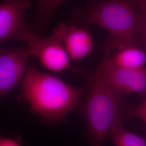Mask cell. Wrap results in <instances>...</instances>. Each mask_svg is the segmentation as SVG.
Masks as SVG:
<instances>
[{
  "mask_svg": "<svg viewBox=\"0 0 146 146\" xmlns=\"http://www.w3.org/2000/svg\"><path fill=\"white\" fill-rule=\"evenodd\" d=\"M141 0H88L74 9L70 23L75 26L94 25L109 34L102 48V58H110L124 44L139 47V25Z\"/></svg>",
  "mask_w": 146,
  "mask_h": 146,
  "instance_id": "cell-1",
  "label": "cell"
},
{
  "mask_svg": "<svg viewBox=\"0 0 146 146\" xmlns=\"http://www.w3.org/2000/svg\"><path fill=\"white\" fill-rule=\"evenodd\" d=\"M21 90L19 101L29 103L31 111L50 126L65 122L66 116L78 106L84 92L33 66L27 69Z\"/></svg>",
  "mask_w": 146,
  "mask_h": 146,
  "instance_id": "cell-2",
  "label": "cell"
},
{
  "mask_svg": "<svg viewBox=\"0 0 146 146\" xmlns=\"http://www.w3.org/2000/svg\"><path fill=\"white\" fill-rule=\"evenodd\" d=\"M87 95L81 105L80 113L86 125V136L90 146H103L115 125L122 121L126 105L123 94L107 82L95 69L85 70Z\"/></svg>",
  "mask_w": 146,
  "mask_h": 146,
  "instance_id": "cell-3",
  "label": "cell"
},
{
  "mask_svg": "<svg viewBox=\"0 0 146 146\" xmlns=\"http://www.w3.org/2000/svg\"><path fill=\"white\" fill-rule=\"evenodd\" d=\"M30 0H5L0 3V45L8 39L28 43L41 38L27 23L26 12Z\"/></svg>",
  "mask_w": 146,
  "mask_h": 146,
  "instance_id": "cell-4",
  "label": "cell"
},
{
  "mask_svg": "<svg viewBox=\"0 0 146 146\" xmlns=\"http://www.w3.org/2000/svg\"><path fill=\"white\" fill-rule=\"evenodd\" d=\"M31 55L37 58L48 70L60 72L70 69L78 75H83L84 70L74 67L62 43L54 35L40 38L28 43Z\"/></svg>",
  "mask_w": 146,
  "mask_h": 146,
  "instance_id": "cell-5",
  "label": "cell"
},
{
  "mask_svg": "<svg viewBox=\"0 0 146 146\" xmlns=\"http://www.w3.org/2000/svg\"><path fill=\"white\" fill-rule=\"evenodd\" d=\"M104 80L123 95H146V67L129 69L116 67L109 58H102L96 69Z\"/></svg>",
  "mask_w": 146,
  "mask_h": 146,
  "instance_id": "cell-6",
  "label": "cell"
},
{
  "mask_svg": "<svg viewBox=\"0 0 146 146\" xmlns=\"http://www.w3.org/2000/svg\"><path fill=\"white\" fill-rule=\"evenodd\" d=\"M31 56L24 48H0V99L22 81Z\"/></svg>",
  "mask_w": 146,
  "mask_h": 146,
  "instance_id": "cell-7",
  "label": "cell"
},
{
  "mask_svg": "<svg viewBox=\"0 0 146 146\" xmlns=\"http://www.w3.org/2000/svg\"><path fill=\"white\" fill-rule=\"evenodd\" d=\"M54 31V35L62 43L72 60L79 62L92 55L94 44L87 27H78L70 23H61Z\"/></svg>",
  "mask_w": 146,
  "mask_h": 146,
  "instance_id": "cell-8",
  "label": "cell"
},
{
  "mask_svg": "<svg viewBox=\"0 0 146 146\" xmlns=\"http://www.w3.org/2000/svg\"><path fill=\"white\" fill-rule=\"evenodd\" d=\"M110 62L120 68L136 69L145 67L146 52L138 46L124 44L118 47L109 58Z\"/></svg>",
  "mask_w": 146,
  "mask_h": 146,
  "instance_id": "cell-9",
  "label": "cell"
},
{
  "mask_svg": "<svg viewBox=\"0 0 146 146\" xmlns=\"http://www.w3.org/2000/svg\"><path fill=\"white\" fill-rule=\"evenodd\" d=\"M68 0H36L33 19L29 25L33 31L40 34L44 31L54 14Z\"/></svg>",
  "mask_w": 146,
  "mask_h": 146,
  "instance_id": "cell-10",
  "label": "cell"
},
{
  "mask_svg": "<svg viewBox=\"0 0 146 146\" xmlns=\"http://www.w3.org/2000/svg\"><path fill=\"white\" fill-rule=\"evenodd\" d=\"M115 146H146V139L126 129L122 121L115 125L110 133Z\"/></svg>",
  "mask_w": 146,
  "mask_h": 146,
  "instance_id": "cell-11",
  "label": "cell"
},
{
  "mask_svg": "<svg viewBox=\"0 0 146 146\" xmlns=\"http://www.w3.org/2000/svg\"><path fill=\"white\" fill-rule=\"evenodd\" d=\"M145 96V99L139 105L136 106L129 105L125 111V114L128 118H139L146 124V95Z\"/></svg>",
  "mask_w": 146,
  "mask_h": 146,
  "instance_id": "cell-12",
  "label": "cell"
},
{
  "mask_svg": "<svg viewBox=\"0 0 146 146\" xmlns=\"http://www.w3.org/2000/svg\"><path fill=\"white\" fill-rule=\"evenodd\" d=\"M139 45L146 52V8L140 10V13Z\"/></svg>",
  "mask_w": 146,
  "mask_h": 146,
  "instance_id": "cell-13",
  "label": "cell"
},
{
  "mask_svg": "<svg viewBox=\"0 0 146 146\" xmlns=\"http://www.w3.org/2000/svg\"><path fill=\"white\" fill-rule=\"evenodd\" d=\"M21 137L17 136L15 139L0 137V146H21Z\"/></svg>",
  "mask_w": 146,
  "mask_h": 146,
  "instance_id": "cell-14",
  "label": "cell"
},
{
  "mask_svg": "<svg viewBox=\"0 0 146 146\" xmlns=\"http://www.w3.org/2000/svg\"><path fill=\"white\" fill-rule=\"evenodd\" d=\"M139 5H140V10L146 8V0H141Z\"/></svg>",
  "mask_w": 146,
  "mask_h": 146,
  "instance_id": "cell-15",
  "label": "cell"
}]
</instances>
